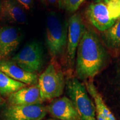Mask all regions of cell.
I'll return each mask as SVG.
<instances>
[{
	"label": "cell",
	"instance_id": "7",
	"mask_svg": "<svg viewBox=\"0 0 120 120\" xmlns=\"http://www.w3.org/2000/svg\"><path fill=\"white\" fill-rule=\"evenodd\" d=\"M48 112L47 107L42 104L11 106L4 109L2 120H41Z\"/></svg>",
	"mask_w": 120,
	"mask_h": 120
},
{
	"label": "cell",
	"instance_id": "21",
	"mask_svg": "<svg viewBox=\"0 0 120 120\" xmlns=\"http://www.w3.org/2000/svg\"><path fill=\"white\" fill-rule=\"evenodd\" d=\"M102 1L103 0H95V3H99L102 2Z\"/></svg>",
	"mask_w": 120,
	"mask_h": 120
},
{
	"label": "cell",
	"instance_id": "17",
	"mask_svg": "<svg viewBox=\"0 0 120 120\" xmlns=\"http://www.w3.org/2000/svg\"><path fill=\"white\" fill-rule=\"evenodd\" d=\"M106 4L109 17L113 20L120 19V0H103Z\"/></svg>",
	"mask_w": 120,
	"mask_h": 120
},
{
	"label": "cell",
	"instance_id": "19",
	"mask_svg": "<svg viewBox=\"0 0 120 120\" xmlns=\"http://www.w3.org/2000/svg\"><path fill=\"white\" fill-rule=\"evenodd\" d=\"M26 10H30L32 7L33 0H15Z\"/></svg>",
	"mask_w": 120,
	"mask_h": 120
},
{
	"label": "cell",
	"instance_id": "10",
	"mask_svg": "<svg viewBox=\"0 0 120 120\" xmlns=\"http://www.w3.org/2000/svg\"><path fill=\"white\" fill-rule=\"evenodd\" d=\"M48 112L58 120H81L74 104L67 97L55 98L47 107Z\"/></svg>",
	"mask_w": 120,
	"mask_h": 120
},
{
	"label": "cell",
	"instance_id": "15",
	"mask_svg": "<svg viewBox=\"0 0 120 120\" xmlns=\"http://www.w3.org/2000/svg\"><path fill=\"white\" fill-rule=\"evenodd\" d=\"M26 86V84L14 80L0 71V94H1L9 96Z\"/></svg>",
	"mask_w": 120,
	"mask_h": 120
},
{
	"label": "cell",
	"instance_id": "5",
	"mask_svg": "<svg viewBox=\"0 0 120 120\" xmlns=\"http://www.w3.org/2000/svg\"><path fill=\"white\" fill-rule=\"evenodd\" d=\"M11 61L25 71L35 73L41 70L43 65L42 48L37 42H31L16 54Z\"/></svg>",
	"mask_w": 120,
	"mask_h": 120
},
{
	"label": "cell",
	"instance_id": "25",
	"mask_svg": "<svg viewBox=\"0 0 120 120\" xmlns=\"http://www.w3.org/2000/svg\"><path fill=\"white\" fill-rule=\"evenodd\" d=\"M1 102H2V100H1V97H0V104H1Z\"/></svg>",
	"mask_w": 120,
	"mask_h": 120
},
{
	"label": "cell",
	"instance_id": "9",
	"mask_svg": "<svg viewBox=\"0 0 120 120\" xmlns=\"http://www.w3.org/2000/svg\"><path fill=\"white\" fill-rule=\"evenodd\" d=\"M21 34L12 26L0 27V60H7L17 49L21 41Z\"/></svg>",
	"mask_w": 120,
	"mask_h": 120
},
{
	"label": "cell",
	"instance_id": "18",
	"mask_svg": "<svg viewBox=\"0 0 120 120\" xmlns=\"http://www.w3.org/2000/svg\"><path fill=\"white\" fill-rule=\"evenodd\" d=\"M85 0H58L59 8L68 12H76Z\"/></svg>",
	"mask_w": 120,
	"mask_h": 120
},
{
	"label": "cell",
	"instance_id": "11",
	"mask_svg": "<svg viewBox=\"0 0 120 120\" xmlns=\"http://www.w3.org/2000/svg\"><path fill=\"white\" fill-rule=\"evenodd\" d=\"M43 101L38 84L22 88L9 95L8 99L11 106L42 104Z\"/></svg>",
	"mask_w": 120,
	"mask_h": 120
},
{
	"label": "cell",
	"instance_id": "20",
	"mask_svg": "<svg viewBox=\"0 0 120 120\" xmlns=\"http://www.w3.org/2000/svg\"><path fill=\"white\" fill-rule=\"evenodd\" d=\"M48 2L51 4H55L57 2V1H58V0H47Z\"/></svg>",
	"mask_w": 120,
	"mask_h": 120
},
{
	"label": "cell",
	"instance_id": "2",
	"mask_svg": "<svg viewBox=\"0 0 120 120\" xmlns=\"http://www.w3.org/2000/svg\"><path fill=\"white\" fill-rule=\"evenodd\" d=\"M68 21L55 12L50 13L46 21V44L52 59L64 56L67 48Z\"/></svg>",
	"mask_w": 120,
	"mask_h": 120
},
{
	"label": "cell",
	"instance_id": "22",
	"mask_svg": "<svg viewBox=\"0 0 120 120\" xmlns=\"http://www.w3.org/2000/svg\"><path fill=\"white\" fill-rule=\"evenodd\" d=\"M1 5H2V2L0 1V13H1Z\"/></svg>",
	"mask_w": 120,
	"mask_h": 120
},
{
	"label": "cell",
	"instance_id": "12",
	"mask_svg": "<svg viewBox=\"0 0 120 120\" xmlns=\"http://www.w3.org/2000/svg\"><path fill=\"white\" fill-rule=\"evenodd\" d=\"M0 71L14 80L26 85H36L38 81L36 73L28 72L13 61L7 60H0Z\"/></svg>",
	"mask_w": 120,
	"mask_h": 120
},
{
	"label": "cell",
	"instance_id": "1",
	"mask_svg": "<svg viewBox=\"0 0 120 120\" xmlns=\"http://www.w3.org/2000/svg\"><path fill=\"white\" fill-rule=\"evenodd\" d=\"M107 53L94 32L85 30L76 52V71L81 79H92L104 66Z\"/></svg>",
	"mask_w": 120,
	"mask_h": 120
},
{
	"label": "cell",
	"instance_id": "16",
	"mask_svg": "<svg viewBox=\"0 0 120 120\" xmlns=\"http://www.w3.org/2000/svg\"><path fill=\"white\" fill-rule=\"evenodd\" d=\"M103 32L104 41L108 47L115 50H120V19Z\"/></svg>",
	"mask_w": 120,
	"mask_h": 120
},
{
	"label": "cell",
	"instance_id": "6",
	"mask_svg": "<svg viewBox=\"0 0 120 120\" xmlns=\"http://www.w3.org/2000/svg\"><path fill=\"white\" fill-rule=\"evenodd\" d=\"M85 29L83 19L79 13H75L68 21L67 41V62L70 67L75 64L77 49Z\"/></svg>",
	"mask_w": 120,
	"mask_h": 120
},
{
	"label": "cell",
	"instance_id": "4",
	"mask_svg": "<svg viewBox=\"0 0 120 120\" xmlns=\"http://www.w3.org/2000/svg\"><path fill=\"white\" fill-rule=\"evenodd\" d=\"M66 90L74 104L81 120H96V107L91 100L85 85L79 79L71 77L66 82Z\"/></svg>",
	"mask_w": 120,
	"mask_h": 120
},
{
	"label": "cell",
	"instance_id": "23",
	"mask_svg": "<svg viewBox=\"0 0 120 120\" xmlns=\"http://www.w3.org/2000/svg\"><path fill=\"white\" fill-rule=\"evenodd\" d=\"M47 120H57V119H53V118H49V119H48Z\"/></svg>",
	"mask_w": 120,
	"mask_h": 120
},
{
	"label": "cell",
	"instance_id": "8",
	"mask_svg": "<svg viewBox=\"0 0 120 120\" xmlns=\"http://www.w3.org/2000/svg\"><path fill=\"white\" fill-rule=\"evenodd\" d=\"M86 16L90 23L101 32L109 29L116 21L109 17L107 6L103 1L90 4L86 9Z\"/></svg>",
	"mask_w": 120,
	"mask_h": 120
},
{
	"label": "cell",
	"instance_id": "24",
	"mask_svg": "<svg viewBox=\"0 0 120 120\" xmlns=\"http://www.w3.org/2000/svg\"><path fill=\"white\" fill-rule=\"evenodd\" d=\"M40 1H41L42 2H45V1H46V0H40Z\"/></svg>",
	"mask_w": 120,
	"mask_h": 120
},
{
	"label": "cell",
	"instance_id": "3",
	"mask_svg": "<svg viewBox=\"0 0 120 120\" xmlns=\"http://www.w3.org/2000/svg\"><path fill=\"white\" fill-rule=\"evenodd\" d=\"M56 61L52 60L38 79V85L43 101L60 97L65 87L64 75Z\"/></svg>",
	"mask_w": 120,
	"mask_h": 120
},
{
	"label": "cell",
	"instance_id": "13",
	"mask_svg": "<svg viewBox=\"0 0 120 120\" xmlns=\"http://www.w3.org/2000/svg\"><path fill=\"white\" fill-rule=\"evenodd\" d=\"M0 16L13 23L24 24L27 21V16L23 8L14 0H3Z\"/></svg>",
	"mask_w": 120,
	"mask_h": 120
},
{
	"label": "cell",
	"instance_id": "14",
	"mask_svg": "<svg viewBox=\"0 0 120 120\" xmlns=\"http://www.w3.org/2000/svg\"><path fill=\"white\" fill-rule=\"evenodd\" d=\"M85 86L95 105L96 120H116L113 114L105 103L94 82L92 81H87L85 82Z\"/></svg>",
	"mask_w": 120,
	"mask_h": 120
}]
</instances>
